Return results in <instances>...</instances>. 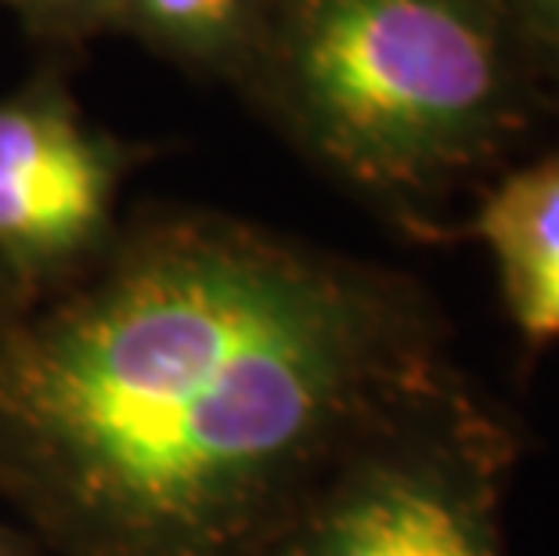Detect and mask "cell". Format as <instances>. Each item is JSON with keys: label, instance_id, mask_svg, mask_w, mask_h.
<instances>
[{"label": "cell", "instance_id": "52a82bcc", "mask_svg": "<svg viewBox=\"0 0 559 556\" xmlns=\"http://www.w3.org/2000/svg\"><path fill=\"white\" fill-rule=\"evenodd\" d=\"M559 105V0H498Z\"/></svg>", "mask_w": 559, "mask_h": 556}, {"label": "cell", "instance_id": "7a4b0ae2", "mask_svg": "<svg viewBox=\"0 0 559 556\" xmlns=\"http://www.w3.org/2000/svg\"><path fill=\"white\" fill-rule=\"evenodd\" d=\"M246 66L296 145L412 232L559 113L498 0H260Z\"/></svg>", "mask_w": 559, "mask_h": 556}, {"label": "cell", "instance_id": "5b68a950", "mask_svg": "<svg viewBox=\"0 0 559 556\" xmlns=\"http://www.w3.org/2000/svg\"><path fill=\"white\" fill-rule=\"evenodd\" d=\"M466 232L491 253L520 340L559 343V149L495 174Z\"/></svg>", "mask_w": 559, "mask_h": 556}, {"label": "cell", "instance_id": "8992f818", "mask_svg": "<svg viewBox=\"0 0 559 556\" xmlns=\"http://www.w3.org/2000/svg\"><path fill=\"white\" fill-rule=\"evenodd\" d=\"M159 44L188 58H231L246 66L260 0H127Z\"/></svg>", "mask_w": 559, "mask_h": 556}, {"label": "cell", "instance_id": "3957f363", "mask_svg": "<svg viewBox=\"0 0 559 556\" xmlns=\"http://www.w3.org/2000/svg\"><path fill=\"white\" fill-rule=\"evenodd\" d=\"M520 427L466 376L368 430L264 556H509Z\"/></svg>", "mask_w": 559, "mask_h": 556}, {"label": "cell", "instance_id": "ba28073f", "mask_svg": "<svg viewBox=\"0 0 559 556\" xmlns=\"http://www.w3.org/2000/svg\"><path fill=\"white\" fill-rule=\"evenodd\" d=\"M0 556H11V553H8V542H4V535H0Z\"/></svg>", "mask_w": 559, "mask_h": 556}, {"label": "cell", "instance_id": "6da1fadb", "mask_svg": "<svg viewBox=\"0 0 559 556\" xmlns=\"http://www.w3.org/2000/svg\"><path fill=\"white\" fill-rule=\"evenodd\" d=\"M0 304V502L58 556H264L379 423L459 376L401 271L217 214Z\"/></svg>", "mask_w": 559, "mask_h": 556}, {"label": "cell", "instance_id": "9c48e42d", "mask_svg": "<svg viewBox=\"0 0 559 556\" xmlns=\"http://www.w3.org/2000/svg\"><path fill=\"white\" fill-rule=\"evenodd\" d=\"M69 4H98V0H69ZM116 4V0H112Z\"/></svg>", "mask_w": 559, "mask_h": 556}, {"label": "cell", "instance_id": "277c9868", "mask_svg": "<svg viewBox=\"0 0 559 556\" xmlns=\"http://www.w3.org/2000/svg\"><path fill=\"white\" fill-rule=\"evenodd\" d=\"M116 163L47 98L0 102V264L19 286H44L102 250Z\"/></svg>", "mask_w": 559, "mask_h": 556}]
</instances>
